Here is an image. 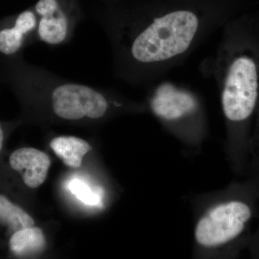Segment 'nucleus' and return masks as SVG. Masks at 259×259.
<instances>
[{
    "instance_id": "f257e3e1",
    "label": "nucleus",
    "mask_w": 259,
    "mask_h": 259,
    "mask_svg": "<svg viewBox=\"0 0 259 259\" xmlns=\"http://www.w3.org/2000/svg\"><path fill=\"white\" fill-rule=\"evenodd\" d=\"M189 10H177L139 23H123L118 40L120 54L135 69L151 70L180 59L203 28Z\"/></svg>"
},
{
    "instance_id": "f03ea898",
    "label": "nucleus",
    "mask_w": 259,
    "mask_h": 259,
    "mask_svg": "<svg viewBox=\"0 0 259 259\" xmlns=\"http://www.w3.org/2000/svg\"><path fill=\"white\" fill-rule=\"evenodd\" d=\"M259 104V56L239 47L227 61L221 88L223 114L231 128L233 157L240 167L248 154L249 125Z\"/></svg>"
},
{
    "instance_id": "7ed1b4c3",
    "label": "nucleus",
    "mask_w": 259,
    "mask_h": 259,
    "mask_svg": "<svg viewBox=\"0 0 259 259\" xmlns=\"http://www.w3.org/2000/svg\"><path fill=\"white\" fill-rule=\"evenodd\" d=\"M258 193L259 184L254 180L238 187L232 197L210 207L196 224V243L210 249L244 242L255 214Z\"/></svg>"
},
{
    "instance_id": "20e7f679",
    "label": "nucleus",
    "mask_w": 259,
    "mask_h": 259,
    "mask_svg": "<svg viewBox=\"0 0 259 259\" xmlns=\"http://www.w3.org/2000/svg\"><path fill=\"white\" fill-rule=\"evenodd\" d=\"M32 76L49 92L51 110L65 120H98L106 115L110 104L103 93L96 89L59 79L32 67Z\"/></svg>"
},
{
    "instance_id": "39448f33",
    "label": "nucleus",
    "mask_w": 259,
    "mask_h": 259,
    "mask_svg": "<svg viewBox=\"0 0 259 259\" xmlns=\"http://www.w3.org/2000/svg\"><path fill=\"white\" fill-rule=\"evenodd\" d=\"M151 111L164 122H178L196 114L199 103L195 95L171 82L158 85L150 99Z\"/></svg>"
},
{
    "instance_id": "423d86ee",
    "label": "nucleus",
    "mask_w": 259,
    "mask_h": 259,
    "mask_svg": "<svg viewBox=\"0 0 259 259\" xmlns=\"http://www.w3.org/2000/svg\"><path fill=\"white\" fill-rule=\"evenodd\" d=\"M37 18L36 35L49 45L64 44L71 36L74 23L59 6L57 0H39L35 5Z\"/></svg>"
},
{
    "instance_id": "0eeeda50",
    "label": "nucleus",
    "mask_w": 259,
    "mask_h": 259,
    "mask_svg": "<svg viewBox=\"0 0 259 259\" xmlns=\"http://www.w3.org/2000/svg\"><path fill=\"white\" fill-rule=\"evenodd\" d=\"M8 165L10 171L18 175L24 185L35 189L47 180L51 161L44 151L34 148L23 147L10 153Z\"/></svg>"
},
{
    "instance_id": "6e6552de",
    "label": "nucleus",
    "mask_w": 259,
    "mask_h": 259,
    "mask_svg": "<svg viewBox=\"0 0 259 259\" xmlns=\"http://www.w3.org/2000/svg\"><path fill=\"white\" fill-rule=\"evenodd\" d=\"M37 18L31 10L19 14L13 23L0 27V54L13 56L18 54L28 41V37L36 33Z\"/></svg>"
},
{
    "instance_id": "1a4fd4ad",
    "label": "nucleus",
    "mask_w": 259,
    "mask_h": 259,
    "mask_svg": "<svg viewBox=\"0 0 259 259\" xmlns=\"http://www.w3.org/2000/svg\"><path fill=\"white\" fill-rule=\"evenodd\" d=\"M46 247L44 232L37 227H29L15 232L8 240V248L12 255L28 258L38 254Z\"/></svg>"
},
{
    "instance_id": "9d476101",
    "label": "nucleus",
    "mask_w": 259,
    "mask_h": 259,
    "mask_svg": "<svg viewBox=\"0 0 259 259\" xmlns=\"http://www.w3.org/2000/svg\"><path fill=\"white\" fill-rule=\"evenodd\" d=\"M34 225V220L20 204L0 192V236L10 238L15 232Z\"/></svg>"
},
{
    "instance_id": "9b49d317",
    "label": "nucleus",
    "mask_w": 259,
    "mask_h": 259,
    "mask_svg": "<svg viewBox=\"0 0 259 259\" xmlns=\"http://www.w3.org/2000/svg\"><path fill=\"white\" fill-rule=\"evenodd\" d=\"M50 146L63 163L71 168H79L85 155L93 149L88 141L74 136L54 138Z\"/></svg>"
},
{
    "instance_id": "f8f14e48",
    "label": "nucleus",
    "mask_w": 259,
    "mask_h": 259,
    "mask_svg": "<svg viewBox=\"0 0 259 259\" xmlns=\"http://www.w3.org/2000/svg\"><path fill=\"white\" fill-rule=\"evenodd\" d=\"M69 190L83 203L88 205H98L100 203L98 194L92 192L88 186L81 181H71L69 184Z\"/></svg>"
},
{
    "instance_id": "ddd939ff",
    "label": "nucleus",
    "mask_w": 259,
    "mask_h": 259,
    "mask_svg": "<svg viewBox=\"0 0 259 259\" xmlns=\"http://www.w3.org/2000/svg\"><path fill=\"white\" fill-rule=\"evenodd\" d=\"M257 127L253 141H250L248 144V153L250 152L253 154V171L255 173V179L259 183V104L257 109Z\"/></svg>"
},
{
    "instance_id": "4468645a",
    "label": "nucleus",
    "mask_w": 259,
    "mask_h": 259,
    "mask_svg": "<svg viewBox=\"0 0 259 259\" xmlns=\"http://www.w3.org/2000/svg\"><path fill=\"white\" fill-rule=\"evenodd\" d=\"M249 244L253 255L259 257V230L250 240Z\"/></svg>"
}]
</instances>
